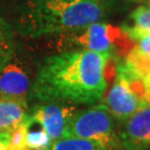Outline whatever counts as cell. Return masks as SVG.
Segmentation results:
<instances>
[{
    "instance_id": "cell-12",
    "label": "cell",
    "mask_w": 150,
    "mask_h": 150,
    "mask_svg": "<svg viewBox=\"0 0 150 150\" xmlns=\"http://www.w3.org/2000/svg\"><path fill=\"white\" fill-rule=\"evenodd\" d=\"M47 150H106L96 141L74 136H64L54 140Z\"/></svg>"
},
{
    "instance_id": "cell-13",
    "label": "cell",
    "mask_w": 150,
    "mask_h": 150,
    "mask_svg": "<svg viewBox=\"0 0 150 150\" xmlns=\"http://www.w3.org/2000/svg\"><path fill=\"white\" fill-rule=\"evenodd\" d=\"M15 51L13 32L8 22L0 18V68L12 58Z\"/></svg>"
},
{
    "instance_id": "cell-17",
    "label": "cell",
    "mask_w": 150,
    "mask_h": 150,
    "mask_svg": "<svg viewBox=\"0 0 150 150\" xmlns=\"http://www.w3.org/2000/svg\"><path fill=\"white\" fill-rule=\"evenodd\" d=\"M148 1H150V0H148Z\"/></svg>"
},
{
    "instance_id": "cell-2",
    "label": "cell",
    "mask_w": 150,
    "mask_h": 150,
    "mask_svg": "<svg viewBox=\"0 0 150 150\" xmlns=\"http://www.w3.org/2000/svg\"><path fill=\"white\" fill-rule=\"evenodd\" d=\"M106 0H31L23 31L32 37L79 31L107 15Z\"/></svg>"
},
{
    "instance_id": "cell-3",
    "label": "cell",
    "mask_w": 150,
    "mask_h": 150,
    "mask_svg": "<svg viewBox=\"0 0 150 150\" xmlns=\"http://www.w3.org/2000/svg\"><path fill=\"white\" fill-rule=\"evenodd\" d=\"M112 118L103 103L76 110L68 123L66 136L96 141L106 150H125Z\"/></svg>"
},
{
    "instance_id": "cell-8",
    "label": "cell",
    "mask_w": 150,
    "mask_h": 150,
    "mask_svg": "<svg viewBox=\"0 0 150 150\" xmlns=\"http://www.w3.org/2000/svg\"><path fill=\"white\" fill-rule=\"evenodd\" d=\"M30 89L29 76L17 62L10 59L0 68V98L27 101Z\"/></svg>"
},
{
    "instance_id": "cell-9",
    "label": "cell",
    "mask_w": 150,
    "mask_h": 150,
    "mask_svg": "<svg viewBox=\"0 0 150 150\" xmlns=\"http://www.w3.org/2000/svg\"><path fill=\"white\" fill-rule=\"evenodd\" d=\"M27 115V101L0 98V132H8L18 127Z\"/></svg>"
},
{
    "instance_id": "cell-7",
    "label": "cell",
    "mask_w": 150,
    "mask_h": 150,
    "mask_svg": "<svg viewBox=\"0 0 150 150\" xmlns=\"http://www.w3.org/2000/svg\"><path fill=\"white\" fill-rule=\"evenodd\" d=\"M123 122L119 131L123 149H150V105L136 111Z\"/></svg>"
},
{
    "instance_id": "cell-15",
    "label": "cell",
    "mask_w": 150,
    "mask_h": 150,
    "mask_svg": "<svg viewBox=\"0 0 150 150\" xmlns=\"http://www.w3.org/2000/svg\"><path fill=\"white\" fill-rule=\"evenodd\" d=\"M144 86H145V99L147 103L150 105V71L144 77Z\"/></svg>"
},
{
    "instance_id": "cell-1",
    "label": "cell",
    "mask_w": 150,
    "mask_h": 150,
    "mask_svg": "<svg viewBox=\"0 0 150 150\" xmlns=\"http://www.w3.org/2000/svg\"><path fill=\"white\" fill-rule=\"evenodd\" d=\"M112 54L78 50L51 56L38 71L30 93L40 102L93 105L107 88L108 61Z\"/></svg>"
},
{
    "instance_id": "cell-5",
    "label": "cell",
    "mask_w": 150,
    "mask_h": 150,
    "mask_svg": "<svg viewBox=\"0 0 150 150\" xmlns=\"http://www.w3.org/2000/svg\"><path fill=\"white\" fill-rule=\"evenodd\" d=\"M76 110L72 105L64 102H41L32 109L29 117L37 121L54 141L66 136L68 123Z\"/></svg>"
},
{
    "instance_id": "cell-4",
    "label": "cell",
    "mask_w": 150,
    "mask_h": 150,
    "mask_svg": "<svg viewBox=\"0 0 150 150\" xmlns=\"http://www.w3.org/2000/svg\"><path fill=\"white\" fill-rule=\"evenodd\" d=\"M103 105L113 118L119 121H125L139 109L148 106L144 97L132 89L118 70H116V79L108 90Z\"/></svg>"
},
{
    "instance_id": "cell-10",
    "label": "cell",
    "mask_w": 150,
    "mask_h": 150,
    "mask_svg": "<svg viewBox=\"0 0 150 150\" xmlns=\"http://www.w3.org/2000/svg\"><path fill=\"white\" fill-rule=\"evenodd\" d=\"M131 25L122 26L121 31L130 40L138 41L140 38L150 33V6H140L136 8L131 15Z\"/></svg>"
},
{
    "instance_id": "cell-6",
    "label": "cell",
    "mask_w": 150,
    "mask_h": 150,
    "mask_svg": "<svg viewBox=\"0 0 150 150\" xmlns=\"http://www.w3.org/2000/svg\"><path fill=\"white\" fill-rule=\"evenodd\" d=\"M79 31V35H75L72 38L74 42L83 50L109 54H112L116 48L115 42L123 35L121 29L105 22H93Z\"/></svg>"
},
{
    "instance_id": "cell-11",
    "label": "cell",
    "mask_w": 150,
    "mask_h": 150,
    "mask_svg": "<svg viewBox=\"0 0 150 150\" xmlns=\"http://www.w3.org/2000/svg\"><path fill=\"white\" fill-rule=\"evenodd\" d=\"M26 146L28 150H47L52 140L47 131L27 115L26 117Z\"/></svg>"
},
{
    "instance_id": "cell-16",
    "label": "cell",
    "mask_w": 150,
    "mask_h": 150,
    "mask_svg": "<svg viewBox=\"0 0 150 150\" xmlns=\"http://www.w3.org/2000/svg\"><path fill=\"white\" fill-rule=\"evenodd\" d=\"M0 150H6V132H0Z\"/></svg>"
},
{
    "instance_id": "cell-14",
    "label": "cell",
    "mask_w": 150,
    "mask_h": 150,
    "mask_svg": "<svg viewBox=\"0 0 150 150\" xmlns=\"http://www.w3.org/2000/svg\"><path fill=\"white\" fill-rule=\"evenodd\" d=\"M138 48L141 50V51H144L145 54H149L150 56V33L148 35H146L144 37H141L138 40Z\"/></svg>"
}]
</instances>
